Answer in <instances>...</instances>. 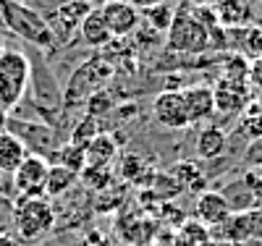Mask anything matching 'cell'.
Returning <instances> with one entry per match:
<instances>
[{"label":"cell","mask_w":262,"mask_h":246,"mask_svg":"<svg viewBox=\"0 0 262 246\" xmlns=\"http://www.w3.org/2000/svg\"><path fill=\"white\" fill-rule=\"evenodd\" d=\"M244 246H249V243H244Z\"/></svg>","instance_id":"cell-40"},{"label":"cell","mask_w":262,"mask_h":246,"mask_svg":"<svg viewBox=\"0 0 262 246\" xmlns=\"http://www.w3.org/2000/svg\"><path fill=\"white\" fill-rule=\"evenodd\" d=\"M8 131L16 133L24 142L27 152H29V147H37V152H32V154H39V149H42V158H45L53 149V131L48 123H29V121H11L8 118Z\"/></svg>","instance_id":"cell-13"},{"label":"cell","mask_w":262,"mask_h":246,"mask_svg":"<svg viewBox=\"0 0 262 246\" xmlns=\"http://www.w3.org/2000/svg\"><path fill=\"white\" fill-rule=\"evenodd\" d=\"M13 3H24V6H27V3H29V0H13Z\"/></svg>","instance_id":"cell-38"},{"label":"cell","mask_w":262,"mask_h":246,"mask_svg":"<svg viewBox=\"0 0 262 246\" xmlns=\"http://www.w3.org/2000/svg\"><path fill=\"white\" fill-rule=\"evenodd\" d=\"M0 131H8V110L0 107Z\"/></svg>","instance_id":"cell-35"},{"label":"cell","mask_w":262,"mask_h":246,"mask_svg":"<svg viewBox=\"0 0 262 246\" xmlns=\"http://www.w3.org/2000/svg\"><path fill=\"white\" fill-rule=\"evenodd\" d=\"M212 231L207 226H202L200 220H184L181 226L173 233V243L170 246H212Z\"/></svg>","instance_id":"cell-16"},{"label":"cell","mask_w":262,"mask_h":246,"mask_svg":"<svg viewBox=\"0 0 262 246\" xmlns=\"http://www.w3.org/2000/svg\"><path fill=\"white\" fill-rule=\"evenodd\" d=\"M55 207L45 196H32V199H16L13 205V231L21 241H37L48 236L55 228Z\"/></svg>","instance_id":"cell-3"},{"label":"cell","mask_w":262,"mask_h":246,"mask_svg":"<svg viewBox=\"0 0 262 246\" xmlns=\"http://www.w3.org/2000/svg\"><path fill=\"white\" fill-rule=\"evenodd\" d=\"M142 163H144V160L137 158V154H126V158H121V173H123V178L134 181V173H137V170L144 173V165H142Z\"/></svg>","instance_id":"cell-29"},{"label":"cell","mask_w":262,"mask_h":246,"mask_svg":"<svg viewBox=\"0 0 262 246\" xmlns=\"http://www.w3.org/2000/svg\"><path fill=\"white\" fill-rule=\"evenodd\" d=\"M111 76H113V65L102 55H95L90 60H84L71 74L69 84H66V89H63V107H76V105L86 102V97L95 95L97 89H102Z\"/></svg>","instance_id":"cell-5"},{"label":"cell","mask_w":262,"mask_h":246,"mask_svg":"<svg viewBox=\"0 0 262 246\" xmlns=\"http://www.w3.org/2000/svg\"><path fill=\"white\" fill-rule=\"evenodd\" d=\"M84 107H86V116L97 121L100 116H105V113H111V110H113V97L107 95V92H102V89H97L95 95L86 97Z\"/></svg>","instance_id":"cell-25"},{"label":"cell","mask_w":262,"mask_h":246,"mask_svg":"<svg viewBox=\"0 0 262 246\" xmlns=\"http://www.w3.org/2000/svg\"><path fill=\"white\" fill-rule=\"evenodd\" d=\"M184 3H189V6H207L210 0H184Z\"/></svg>","instance_id":"cell-36"},{"label":"cell","mask_w":262,"mask_h":246,"mask_svg":"<svg viewBox=\"0 0 262 246\" xmlns=\"http://www.w3.org/2000/svg\"><path fill=\"white\" fill-rule=\"evenodd\" d=\"M128 3H134L139 11L142 8H149V6H155V3H160V0H128Z\"/></svg>","instance_id":"cell-33"},{"label":"cell","mask_w":262,"mask_h":246,"mask_svg":"<svg viewBox=\"0 0 262 246\" xmlns=\"http://www.w3.org/2000/svg\"><path fill=\"white\" fill-rule=\"evenodd\" d=\"M247 163H252V165H259V168H262V137L249 147V152H247Z\"/></svg>","instance_id":"cell-32"},{"label":"cell","mask_w":262,"mask_h":246,"mask_svg":"<svg viewBox=\"0 0 262 246\" xmlns=\"http://www.w3.org/2000/svg\"><path fill=\"white\" fill-rule=\"evenodd\" d=\"M50 170V160L42 154H27L18 163L13 175V191L18 199H32V196H45V178Z\"/></svg>","instance_id":"cell-6"},{"label":"cell","mask_w":262,"mask_h":246,"mask_svg":"<svg viewBox=\"0 0 262 246\" xmlns=\"http://www.w3.org/2000/svg\"><path fill=\"white\" fill-rule=\"evenodd\" d=\"M173 13H176V8L168 6L165 0H160V3L144 8V21H147L149 29H155V32H168L170 21H173Z\"/></svg>","instance_id":"cell-21"},{"label":"cell","mask_w":262,"mask_h":246,"mask_svg":"<svg viewBox=\"0 0 262 246\" xmlns=\"http://www.w3.org/2000/svg\"><path fill=\"white\" fill-rule=\"evenodd\" d=\"M181 97H184V105H186L189 123H205L215 116V97H212L210 86H205V84L186 86L181 92Z\"/></svg>","instance_id":"cell-12"},{"label":"cell","mask_w":262,"mask_h":246,"mask_svg":"<svg viewBox=\"0 0 262 246\" xmlns=\"http://www.w3.org/2000/svg\"><path fill=\"white\" fill-rule=\"evenodd\" d=\"M79 34H81V39L90 44V48H105V44L113 39L111 32H107V24H105V18H102L100 6H92V11L81 18Z\"/></svg>","instance_id":"cell-14"},{"label":"cell","mask_w":262,"mask_h":246,"mask_svg":"<svg viewBox=\"0 0 262 246\" xmlns=\"http://www.w3.org/2000/svg\"><path fill=\"white\" fill-rule=\"evenodd\" d=\"M79 173L63 168V165H50L48 170V178H45V196H60L66 194L74 184H76Z\"/></svg>","instance_id":"cell-20"},{"label":"cell","mask_w":262,"mask_h":246,"mask_svg":"<svg viewBox=\"0 0 262 246\" xmlns=\"http://www.w3.org/2000/svg\"><path fill=\"white\" fill-rule=\"evenodd\" d=\"M79 178L90 186V189H107L113 184V168L111 165H84V170L79 173Z\"/></svg>","instance_id":"cell-22"},{"label":"cell","mask_w":262,"mask_h":246,"mask_svg":"<svg viewBox=\"0 0 262 246\" xmlns=\"http://www.w3.org/2000/svg\"><path fill=\"white\" fill-rule=\"evenodd\" d=\"M212 246H231V243H223V241H217V243H212Z\"/></svg>","instance_id":"cell-37"},{"label":"cell","mask_w":262,"mask_h":246,"mask_svg":"<svg viewBox=\"0 0 262 246\" xmlns=\"http://www.w3.org/2000/svg\"><path fill=\"white\" fill-rule=\"evenodd\" d=\"M0 246H18V241L11 238L8 233H0Z\"/></svg>","instance_id":"cell-34"},{"label":"cell","mask_w":262,"mask_h":246,"mask_svg":"<svg viewBox=\"0 0 262 246\" xmlns=\"http://www.w3.org/2000/svg\"><path fill=\"white\" fill-rule=\"evenodd\" d=\"M233 215V207L223 191H202L194 205V220H200L207 228H217Z\"/></svg>","instance_id":"cell-11"},{"label":"cell","mask_w":262,"mask_h":246,"mask_svg":"<svg viewBox=\"0 0 262 246\" xmlns=\"http://www.w3.org/2000/svg\"><path fill=\"white\" fill-rule=\"evenodd\" d=\"M152 118H155V123H160L163 128H170V131H181V128L191 126L179 89H168V92H160L155 97V102H152Z\"/></svg>","instance_id":"cell-8"},{"label":"cell","mask_w":262,"mask_h":246,"mask_svg":"<svg viewBox=\"0 0 262 246\" xmlns=\"http://www.w3.org/2000/svg\"><path fill=\"white\" fill-rule=\"evenodd\" d=\"M100 11L111 37H131L142 27V11L128 0H105Z\"/></svg>","instance_id":"cell-7"},{"label":"cell","mask_w":262,"mask_h":246,"mask_svg":"<svg viewBox=\"0 0 262 246\" xmlns=\"http://www.w3.org/2000/svg\"><path fill=\"white\" fill-rule=\"evenodd\" d=\"M27 147L16 133L11 131H0V173H13L18 168V163L27 158Z\"/></svg>","instance_id":"cell-17"},{"label":"cell","mask_w":262,"mask_h":246,"mask_svg":"<svg viewBox=\"0 0 262 246\" xmlns=\"http://www.w3.org/2000/svg\"><path fill=\"white\" fill-rule=\"evenodd\" d=\"M244 226V236L247 241H262V207H249L238 212Z\"/></svg>","instance_id":"cell-24"},{"label":"cell","mask_w":262,"mask_h":246,"mask_svg":"<svg viewBox=\"0 0 262 246\" xmlns=\"http://www.w3.org/2000/svg\"><path fill=\"white\" fill-rule=\"evenodd\" d=\"M173 178L181 184V189H184V186L200 189V184H202V170H200V165H194V163H179L176 175H173Z\"/></svg>","instance_id":"cell-26"},{"label":"cell","mask_w":262,"mask_h":246,"mask_svg":"<svg viewBox=\"0 0 262 246\" xmlns=\"http://www.w3.org/2000/svg\"><path fill=\"white\" fill-rule=\"evenodd\" d=\"M13 226V205L0 199V233H8Z\"/></svg>","instance_id":"cell-30"},{"label":"cell","mask_w":262,"mask_h":246,"mask_svg":"<svg viewBox=\"0 0 262 246\" xmlns=\"http://www.w3.org/2000/svg\"><path fill=\"white\" fill-rule=\"evenodd\" d=\"M32 79V63L21 50L6 48L0 53V107L13 110Z\"/></svg>","instance_id":"cell-4"},{"label":"cell","mask_w":262,"mask_h":246,"mask_svg":"<svg viewBox=\"0 0 262 246\" xmlns=\"http://www.w3.org/2000/svg\"><path fill=\"white\" fill-rule=\"evenodd\" d=\"M55 160H58V165H63V168H69V170H74V173H81L84 165H86V154H84V147L69 142V144H63V147L55 152Z\"/></svg>","instance_id":"cell-23"},{"label":"cell","mask_w":262,"mask_h":246,"mask_svg":"<svg viewBox=\"0 0 262 246\" xmlns=\"http://www.w3.org/2000/svg\"><path fill=\"white\" fill-rule=\"evenodd\" d=\"M228 147V137L221 126H205L200 133H196V154L202 160H215L221 158Z\"/></svg>","instance_id":"cell-15"},{"label":"cell","mask_w":262,"mask_h":246,"mask_svg":"<svg viewBox=\"0 0 262 246\" xmlns=\"http://www.w3.org/2000/svg\"><path fill=\"white\" fill-rule=\"evenodd\" d=\"M84 154H86V165H111L118 154L116 139L111 133H97V137L84 147Z\"/></svg>","instance_id":"cell-18"},{"label":"cell","mask_w":262,"mask_h":246,"mask_svg":"<svg viewBox=\"0 0 262 246\" xmlns=\"http://www.w3.org/2000/svg\"><path fill=\"white\" fill-rule=\"evenodd\" d=\"M0 21L21 39H27L37 48L48 50L55 44V34L48 24L45 16L27 8L24 3H13V0H0Z\"/></svg>","instance_id":"cell-1"},{"label":"cell","mask_w":262,"mask_h":246,"mask_svg":"<svg viewBox=\"0 0 262 246\" xmlns=\"http://www.w3.org/2000/svg\"><path fill=\"white\" fill-rule=\"evenodd\" d=\"M249 76V60L244 55H231L226 60V76L223 79H236V81H247Z\"/></svg>","instance_id":"cell-28"},{"label":"cell","mask_w":262,"mask_h":246,"mask_svg":"<svg viewBox=\"0 0 262 246\" xmlns=\"http://www.w3.org/2000/svg\"><path fill=\"white\" fill-rule=\"evenodd\" d=\"M215 16L223 27H244L252 18V11L247 0H221L215 8Z\"/></svg>","instance_id":"cell-19"},{"label":"cell","mask_w":262,"mask_h":246,"mask_svg":"<svg viewBox=\"0 0 262 246\" xmlns=\"http://www.w3.org/2000/svg\"><path fill=\"white\" fill-rule=\"evenodd\" d=\"M215 97V113H226V116H236L252 102L249 97V81H236V79H221L212 89Z\"/></svg>","instance_id":"cell-10"},{"label":"cell","mask_w":262,"mask_h":246,"mask_svg":"<svg viewBox=\"0 0 262 246\" xmlns=\"http://www.w3.org/2000/svg\"><path fill=\"white\" fill-rule=\"evenodd\" d=\"M92 11L90 0H66L55 8V13L50 16V29L55 34V42H66L74 32H79L81 27V18Z\"/></svg>","instance_id":"cell-9"},{"label":"cell","mask_w":262,"mask_h":246,"mask_svg":"<svg viewBox=\"0 0 262 246\" xmlns=\"http://www.w3.org/2000/svg\"><path fill=\"white\" fill-rule=\"evenodd\" d=\"M97 133H100L97 121L86 116V118H84V121H79V126L74 128V133H71V142H74V144H79V147H86V144H90V142L97 137Z\"/></svg>","instance_id":"cell-27"},{"label":"cell","mask_w":262,"mask_h":246,"mask_svg":"<svg viewBox=\"0 0 262 246\" xmlns=\"http://www.w3.org/2000/svg\"><path fill=\"white\" fill-rule=\"evenodd\" d=\"M168 50L184 55H200L212 50L207 27L196 18L194 8H186V3L173 13V21L168 27Z\"/></svg>","instance_id":"cell-2"},{"label":"cell","mask_w":262,"mask_h":246,"mask_svg":"<svg viewBox=\"0 0 262 246\" xmlns=\"http://www.w3.org/2000/svg\"><path fill=\"white\" fill-rule=\"evenodd\" d=\"M247 81H252V86L262 92V55H257V58L249 63V76H247Z\"/></svg>","instance_id":"cell-31"},{"label":"cell","mask_w":262,"mask_h":246,"mask_svg":"<svg viewBox=\"0 0 262 246\" xmlns=\"http://www.w3.org/2000/svg\"><path fill=\"white\" fill-rule=\"evenodd\" d=\"M144 246H155V243H144Z\"/></svg>","instance_id":"cell-39"}]
</instances>
